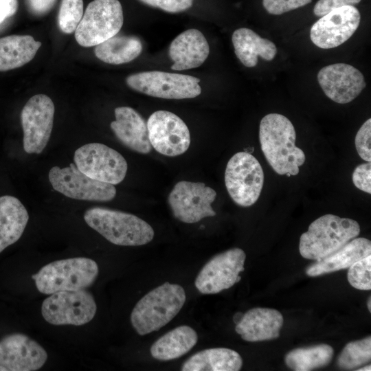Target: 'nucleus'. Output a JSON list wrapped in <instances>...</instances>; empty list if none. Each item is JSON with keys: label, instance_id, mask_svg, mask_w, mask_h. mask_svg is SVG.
<instances>
[{"label": "nucleus", "instance_id": "1", "mask_svg": "<svg viewBox=\"0 0 371 371\" xmlns=\"http://www.w3.org/2000/svg\"><path fill=\"white\" fill-rule=\"evenodd\" d=\"M259 140L268 164L278 175L295 176L306 159L295 146L296 133L291 122L280 113H269L260 123Z\"/></svg>", "mask_w": 371, "mask_h": 371}, {"label": "nucleus", "instance_id": "2", "mask_svg": "<svg viewBox=\"0 0 371 371\" xmlns=\"http://www.w3.org/2000/svg\"><path fill=\"white\" fill-rule=\"evenodd\" d=\"M186 299L181 286L166 282L137 302L131 314V324L140 335L157 331L179 313Z\"/></svg>", "mask_w": 371, "mask_h": 371}, {"label": "nucleus", "instance_id": "3", "mask_svg": "<svg viewBox=\"0 0 371 371\" xmlns=\"http://www.w3.org/2000/svg\"><path fill=\"white\" fill-rule=\"evenodd\" d=\"M84 219L90 227L116 245H144L150 243L155 234L145 221L119 210L91 207L85 211Z\"/></svg>", "mask_w": 371, "mask_h": 371}, {"label": "nucleus", "instance_id": "4", "mask_svg": "<svg viewBox=\"0 0 371 371\" xmlns=\"http://www.w3.org/2000/svg\"><path fill=\"white\" fill-rule=\"evenodd\" d=\"M359 233L356 221L325 214L312 222L301 235L300 253L306 259L317 260L337 251Z\"/></svg>", "mask_w": 371, "mask_h": 371}, {"label": "nucleus", "instance_id": "5", "mask_svg": "<svg viewBox=\"0 0 371 371\" xmlns=\"http://www.w3.org/2000/svg\"><path fill=\"white\" fill-rule=\"evenodd\" d=\"M98 272L95 261L76 257L47 264L32 278L40 293L50 295L58 291L85 289L95 282Z\"/></svg>", "mask_w": 371, "mask_h": 371}, {"label": "nucleus", "instance_id": "6", "mask_svg": "<svg viewBox=\"0 0 371 371\" xmlns=\"http://www.w3.org/2000/svg\"><path fill=\"white\" fill-rule=\"evenodd\" d=\"M123 22V10L118 0H93L75 30V38L82 47L96 46L115 36Z\"/></svg>", "mask_w": 371, "mask_h": 371}, {"label": "nucleus", "instance_id": "7", "mask_svg": "<svg viewBox=\"0 0 371 371\" xmlns=\"http://www.w3.org/2000/svg\"><path fill=\"white\" fill-rule=\"evenodd\" d=\"M225 183L236 204L242 207L251 206L258 201L262 190V168L251 153L238 152L227 164Z\"/></svg>", "mask_w": 371, "mask_h": 371}, {"label": "nucleus", "instance_id": "8", "mask_svg": "<svg viewBox=\"0 0 371 371\" xmlns=\"http://www.w3.org/2000/svg\"><path fill=\"white\" fill-rule=\"evenodd\" d=\"M96 311L93 295L85 289L54 293L41 305L43 317L55 326L86 324L92 320Z\"/></svg>", "mask_w": 371, "mask_h": 371}, {"label": "nucleus", "instance_id": "9", "mask_svg": "<svg viewBox=\"0 0 371 371\" xmlns=\"http://www.w3.org/2000/svg\"><path fill=\"white\" fill-rule=\"evenodd\" d=\"M126 82L135 91L164 99L194 98L201 93L200 79L186 74L142 71L128 76Z\"/></svg>", "mask_w": 371, "mask_h": 371}, {"label": "nucleus", "instance_id": "10", "mask_svg": "<svg viewBox=\"0 0 371 371\" xmlns=\"http://www.w3.org/2000/svg\"><path fill=\"white\" fill-rule=\"evenodd\" d=\"M76 167L88 177L116 185L126 177L128 165L117 150L101 143H89L74 153Z\"/></svg>", "mask_w": 371, "mask_h": 371}, {"label": "nucleus", "instance_id": "11", "mask_svg": "<svg viewBox=\"0 0 371 371\" xmlns=\"http://www.w3.org/2000/svg\"><path fill=\"white\" fill-rule=\"evenodd\" d=\"M52 188L67 197L91 201H109L116 195L114 185L95 180L82 172L75 164L52 167L48 175Z\"/></svg>", "mask_w": 371, "mask_h": 371}, {"label": "nucleus", "instance_id": "12", "mask_svg": "<svg viewBox=\"0 0 371 371\" xmlns=\"http://www.w3.org/2000/svg\"><path fill=\"white\" fill-rule=\"evenodd\" d=\"M54 104L44 94L30 98L21 113L23 149L28 154H40L46 147L53 128Z\"/></svg>", "mask_w": 371, "mask_h": 371}, {"label": "nucleus", "instance_id": "13", "mask_svg": "<svg viewBox=\"0 0 371 371\" xmlns=\"http://www.w3.org/2000/svg\"><path fill=\"white\" fill-rule=\"evenodd\" d=\"M216 197V191L203 183L181 181L170 192L168 201L176 218L194 223L216 215L211 205Z\"/></svg>", "mask_w": 371, "mask_h": 371}, {"label": "nucleus", "instance_id": "14", "mask_svg": "<svg viewBox=\"0 0 371 371\" xmlns=\"http://www.w3.org/2000/svg\"><path fill=\"white\" fill-rule=\"evenodd\" d=\"M245 259V251L237 247L216 254L198 273L196 288L203 294H215L232 287L241 280Z\"/></svg>", "mask_w": 371, "mask_h": 371}, {"label": "nucleus", "instance_id": "15", "mask_svg": "<svg viewBox=\"0 0 371 371\" xmlns=\"http://www.w3.org/2000/svg\"><path fill=\"white\" fill-rule=\"evenodd\" d=\"M146 124L150 144L159 153L175 157L188 149L189 129L176 114L168 111H157L150 115Z\"/></svg>", "mask_w": 371, "mask_h": 371}, {"label": "nucleus", "instance_id": "16", "mask_svg": "<svg viewBox=\"0 0 371 371\" xmlns=\"http://www.w3.org/2000/svg\"><path fill=\"white\" fill-rule=\"evenodd\" d=\"M360 21V12L355 6L335 9L313 23L310 31L311 40L322 49L338 47L354 34Z\"/></svg>", "mask_w": 371, "mask_h": 371}, {"label": "nucleus", "instance_id": "17", "mask_svg": "<svg viewBox=\"0 0 371 371\" xmlns=\"http://www.w3.org/2000/svg\"><path fill=\"white\" fill-rule=\"evenodd\" d=\"M317 81L325 95L339 104L354 100L366 87L363 74L346 63H334L322 68Z\"/></svg>", "mask_w": 371, "mask_h": 371}, {"label": "nucleus", "instance_id": "18", "mask_svg": "<svg viewBox=\"0 0 371 371\" xmlns=\"http://www.w3.org/2000/svg\"><path fill=\"white\" fill-rule=\"evenodd\" d=\"M47 359L45 350L22 333H12L0 340V365L7 371H35Z\"/></svg>", "mask_w": 371, "mask_h": 371}, {"label": "nucleus", "instance_id": "19", "mask_svg": "<svg viewBox=\"0 0 371 371\" xmlns=\"http://www.w3.org/2000/svg\"><path fill=\"white\" fill-rule=\"evenodd\" d=\"M114 113L115 120L110 126L119 141L133 151L141 154L149 153L153 147L144 119L129 106L117 107Z\"/></svg>", "mask_w": 371, "mask_h": 371}, {"label": "nucleus", "instance_id": "20", "mask_svg": "<svg viewBox=\"0 0 371 371\" xmlns=\"http://www.w3.org/2000/svg\"><path fill=\"white\" fill-rule=\"evenodd\" d=\"M283 322L282 315L276 309L254 308L243 314L235 330L247 341L271 340L279 337Z\"/></svg>", "mask_w": 371, "mask_h": 371}, {"label": "nucleus", "instance_id": "21", "mask_svg": "<svg viewBox=\"0 0 371 371\" xmlns=\"http://www.w3.org/2000/svg\"><path fill=\"white\" fill-rule=\"evenodd\" d=\"M209 53V44L204 35L196 29L187 30L170 43L169 56L173 62L171 69L181 71L199 67Z\"/></svg>", "mask_w": 371, "mask_h": 371}, {"label": "nucleus", "instance_id": "22", "mask_svg": "<svg viewBox=\"0 0 371 371\" xmlns=\"http://www.w3.org/2000/svg\"><path fill=\"white\" fill-rule=\"evenodd\" d=\"M371 254V242L355 238L333 254L308 267L306 273L312 277L349 268L356 261Z\"/></svg>", "mask_w": 371, "mask_h": 371}, {"label": "nucleus", "instance_id": "23", "mask_svg": "<svg viewBox=\"0 0 371 371\" xmlns=\"http://www.w3.org/2000/svg\"><path fill=\"white\" fill-rule=\"evenodd\" d=\"M232 41L236 56L247 67H255L258 56L271 61L277 54V47L272 41L262 38L249 28L236 30L232 34Z\"/></svg>", "mask_w": 371, "mask_h": 371}, {"label": "nucleus", "instance_id": "24", "mask_svg": "<svg viewBox=\"0 0 371 371\" xmlns=\"http://www.w3.org/2000/svg\"><path fill=\"white\" fill-rule=\"evenodd\" d=\"M28 220V212L17 198L0 196V253L21 238Z\"/></svg>", "mask_w": 371, "mask_h": 371}, {"label": "nucleus", "instance_id": "25", "mask_svg": "<svg viewBox=\"0 0 371 371\" xmlns=\"http://www.w3.org/2000/svg\"><path fill=\"white\" fill-rule=\"evenodd\" d=\"M243 366L241 356L235 350L215 348L199 351L182 365V371H238Z\"/></svg>", "mask_w": 371, "mask_h": 371}, {"label": "nucleus", "instance_id": "26", "mask_svg": "<svg viewBox=\"0 0 371 371\" xmlns=\"http://www.w3.org/2000/svg\"><path fill=\"white\" fill-rule=\"evenodd\" d=\"M197 340V333L192 328L180 326L159 337L150 347V354L160 361L177 359L188 352Z\"/></svg>", "mask_w": 371, "mask_h": 371}, {"label": "nucleus", "instance_id": "27", "mask_svg": "<svg viewBox=\"0 0 371 371\" xmlns=\"http://www.w3.org/2000/svg\"><path fill=\"white\" fill-rule=\"evenodd\" d=\"M41 43L30 35H10L0 38V71L21 67L35 56Z\"/></svg>", "mask_w": 371, "mask_h": 371}, {"label": "nucleus", "instance_id": "28", "mask_svg": "<svg viewBox=\"0 0 371 371\" xmlns=\"http://www.w3.org/2000/svg\"><path fill=\"white\" fill-rule=\"evenodd\" d=\"M142 51V44L135 36H114L96 45L95 56L111 65H120L136 58Z\"/></svg>", "mask_w": 371, "mask_h": 371}, {"label": "nucleus", "instance_id": "29", "mask_svg": "<svg viewBox=\"0 0 371 371\" xmlns=\"http://www.w3.org/2000/svg\"><path fill=\"white\" fill-rule=\"evenodd\" d=\"M333 355L334 350L330 345L319 344L292 350L286 355L284 361L293 370L309 371L328 365Z\"/></svg>", "mask_w": 371, "mask_h": 371}, {"label": "nucleus", "instance_id": "30", "mask_svg": "<svg viewBox=\"0 0 371 371\" xmlns=\"http://www.w3.org/2000/svg\"><path fill=\"white\" fill-rule=\"evenodd\" d=\"M371 359V337L348 343L337 358V366L346 370H354Z\"/></svg>", "mask_w": 371, "mask_h": 371}, {"label": "nucleus", "instance_id": "31", "mask_svg": "<svg viewBox=\"0 0 371 371\" xmlns=\"http://www.w3.org/2000/svg\"><path fill=\"white\" fill-rule=\"evenodd\" d=\"M82 0H61L58 14L60 30L65 34H71L76 30L83 16Z\"/></svg>", "mask_w": 371, "mask_h": 371}, {"label": "nucleus", "instance_id": "32", "mask_svg": "<svg viewBox=\"0 0 371 371\" xmlns=\"http://www.w3.org/2000/svg\"><path fill=\"white\" fill-rule=\"evenodd\" d=\"M348 271L350 284L359 290L371 289V254L354 262Z\"/></svg>", "mask_w": 371, "mask_h": 371}, {"label": "nucleus", "instance_id": "33", "mask_svg": "<svg viewBox=\"0 0 371 371\" xmlns=\"http://www.w3.org/2000/svg\"><path fill=\"white\" fill-rule=\"evenodd\" d=\"M355 147L359 157L367 162L371 161V119L367 120L355 136Z\"/></svg>", "mask_w": 371, "mask_h": 371}, {"label": "nucleus", "instance_id": "34", "mask_svg": "<svg viewBox=\"0 0 371 371\" xmlns=\"http://www.w3.org/2000/svg\"><path fill=\"white\" fill-rule=\"evenodd\" d=\"M312 0H262V5L271 14L279 15L310 3Z\"/></svg>", "mask_w": 371, "mask_h": 371}, {"label": "nucleus", "instance_id": "35", "mask_svg": "<svg viewBox=\"0 0 371 371\" xmlns=\"http://www.w3.org/2000/svg\"><path fill=\"white\" fill-rule=\"evenodd\" d=\"M141 2L170 13L183 12L192 6L194 0H139Z\"/></svg>", "mask_w": 371, "mask_h": 371}, {"label": "nucleus", "instance_id": "36", "mask_svg": "<svg viewBox=\"0 0 371 371\" xmlns=\"http://www.w3.org/2000/svg\"><path fill=\"white\" fill-rule=\"evenodd\" d=\"M352 180L359 190L371 193V164L367 162L357 166L352 175Z\"/></svg>", "mask_w": 371, "mask_h": 371}, {"label": "nucleus", "instance_id": "37", "mask_svg": "<svg viewBox=\"0 0 371 371\" xmlns=\"http://www.w3.org/2000/svg\"><path fill=\"white\" fill-rule=\"evenodd\" d=\"M361 0H319L315 5L313 13L317 16H322L329 12L346 5L358 4Z\"/></svg>", "mask_w": 371, "mask_h": 371}, {"label": "nucleus", "instance_id": "38", "mask_svg": "<svg viewBox=\"0 0 371 371\" xmlns=\"http://www.w3.org/2000/svg\"><path fill=\"white\" fill-rule=\"evenodd\" d=\"M57 0H25L27 10L33 15L41 16L50 12Z\"/></svg>", "mask_w": 371, "mask_h": 371}, {"label": "nucleus", "instance_id": "39", "mask_svg": "<svg viewBox=\"0 0 371 371\" xmlns=\"http://www.w3.org/2000/svg\"><path fill=\"white\" fill-rule=\"evenodd\" d=\"M17 9V0H0V23L13 16Z\"/></svg>", "mask_w": 371, "mask_h": 371}, {"label": "nucleus", "instance_id": "40", "mask_svg": "<svg viewBox=\"0 0 371 371\" xmlns=\"http://www.w3.org/2000/svg\"><path fill=\"white\" fill-rule=\"evenodd\" d=\"M243 315V314H242L241 313H237L234 315L233 319L236 324L240 321Z\"/></svg>", "mask_w": 371, "mask_h": 371}, {"label": "nucleus", "instance_id": "41", "mask_svg": "<svg viewBox=\"0 0 371 371\" xmlns=\"http://www.w3.org/2000/svg\"><path fill=\"white\" fill-rule=\"evenodd\" d=\"M357 370H359V371H365V370H366V371H368V370L370 371V370H371V366H370V365L369 364V365H368V366H364V367H363V368H361L358 369Z\"/></svg>", "mask_w": 371, "mask_h": 371}, {"label": "nucleus", "instance_id": "42", "mask_svg": "<svg viewBox=\"0 0 371 371\" xmlns=\"http://www.w3.org/2000/svg\"><path fill=\"white\" fill-rule=\"evenodd\" d=\"M371 300V297H370L368 298V303H367V304H368V310H369L370 312L371 311V305H370V304H371V300Z\"/></svg>", "mask_w": 371, "mask_h": 371}, {"label": "nucleus", "instance_id": "43", "mask_svg": "<svg viewBox=\"0 0 371 371\" xmlns=\"http://www.w3.org/2000/svg\"><path fill=\"white\" fill-rule=\"evenodd\" d=\"M0 371H7V370L3 366L0 365Z\"/></svg>", "mask_w": 371, "mask_h": 371}]
</instances>
